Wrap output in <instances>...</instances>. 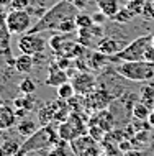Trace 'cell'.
<instances>
[{
    "mask_svg": "<svg viewBox=\"0 0 154 156\" xmlns=\"http://www.w3.org/2000/svg\"><path fill=\"white\" fill-rule=\"evenodd\" d=\"M77 15V7L69 0H57L54 5L43 13L36 20V23L31 27V33H44V31H56L57 27L70 18V16Z\"/></svg>",
    "mask_w": 154,
    "mask_h": 156,
    "instance_id": "1",
    "label": "cell"
},
{
    "mask_svg": "<svg viewBox=\"0 0 154 156\" xmlns=\"http://www.w3.org/2000/svg\"><path fill=\"white\" fill-rule=\"evenodd\" d=\"M59 140V135L57 132L53 128L51 125H44L38 128L31 136L25 138V141L22 143L20 146V151L16 156H25L31 151H44V150H49L51 146H54Z\"/></svg>",
    "mask_w": 154,
    "mask_h": 156,
    "instance_id": "2",
    "label": "cell"
},
{
    "mask_svg": "<svg viewBox=\"0 0 154 156\" xmlns=\"http://www.w3.org/2000/svg\"><path fill=\"white\" fill-rule=\"evenodd\" d=\"M116 71L131 82H148L154 79V62L149 61H123L116 66Z\"/></svg>",
    "mask_w": 154,
    "mask_h": 156,
    "instance_id": "3",
    "label": "cell"
},
{
    "mask_svg": "<svg viewBox=\"0 0 154 156\" xmlns=\"http://www.w3.org/2000/svg\"><path fill=\"white\" fill-rule=\"evenodd\" d=\"M152 41V35H143L135 38L130 41L120 53H116L115 56H108L110 62H123V61H144V53H146L148 46Z\"/></svg>",
    "mask_w": 154,
    "mask_h": 156,
    "instance_id": "4",
    "label": "cell"
},
{
    "mask_svg": "<svg viewBox=\"0 0 154 156\" xmlns=\"http://www.w3.org/2000/svg\"><path fill=\"white\" fill-rule=\"evenodd\" d=\"M87 133H89V123L82 119V113H77V112H72L67 120L59 123V126H57L59 138L69 143Z\"/></svg>",
    "mask_w": 154,
    "mask_h": 156,
    "instance_id": "5",
    "label": "cell"
},
{
    "mask_svg": "<svg viewBox=\"0 0 154 156\" xmlns=\"http://www.w3.org/2000/svg\"><path fill=\"white\" fill-rule=\"evenodd\" d=\"M5 23H7V28L10 31V35H18V36L28 33L31 30V27L35 25L31 22V13L26 8H23V10L13 8L10 13H7Z\"/></svg>",
    "mask_w": 154,
    "mask_h": 156,
    "instance_id": "6",
    "label": "cell"
},
{
    "mask_svg": "<svg viewBox=\"0 0 154 156\" xmlns=\"http://www.w3.org/2000/svg\"><path fill=\"white\" fill-rule=\"evenodd\" d=\"M82 97H84V110L89 115H92V113L98 112V110H103V108H108L110 104L115 100V97L108 90L102 89V87H97L90 94L82 95Z\"/></svg>",
    "mask_w": 154,
    "mask_h": 156,
    "instance_id": "7",
    "label": "cell"
},
{
    "mask_svg": "<svg viewBox=\"0 0 154 156\" xmlns=\"http://www.w3.org/2000/svg\"><path fill=\"white\" fill-rule=\"evenodd\" d=\"M49 41L44 38L41 33H25L20 36L18 40V49L25 54H36V53H43L46 49V44Z\"/></svg>",
    "mask_w": 154,
    "mask_h": 156,
    "instance_id": "8",
    "label": "cell"
},
{
    "mask_svg": "<svg viewBox=\"0 0 154 156\" xmlns=\"http://www.w3.org/2000/svg\"><path fill=\"white\" fill-rule=\"evenodd\" d=\"M69 81L72 82L77 95H87L98 87V81L95 77V74H92V71H79L77 69Z\"/></svg>",
    "mask_w": 154,
    "mask_h": 156,
    "instance_id": "9",
    "label": "cell"
},
{
    "mask_svg": "<svg viewBox=\"0 0 154 156\" xmlns=\"http://www.w3.org/2000/svg\"><path fill=\"white\" fill-rule=\"evenodd\" d=\"M70 151L76 156H100L102 154L97 141L89 133L70 141Z\"/></svg>",
    "mask_w": 154,
    "mask_h": 156,
    "instance_id": "10",
    "label": "cell"
},
{
    "mask_svg": "<svg viewBox=\"0 0 154 156\" xmlns=\"http://www.w3.org/2000/svg\"><path fill=\"white\" fill-rule=\"evenodd\" d=\"M87 123L90 125H98L100 128H103L105 132H111V130H115V125H116V120L113 117V113H111L110 108H103V110H98L92 113V115L89 117V120H87Z\"/></svg>",
    "mask_w": 154,
    "mask_h": 156,
    "instance_id": "11",
    "label": "cell"
},
{
    "mask_svg": "<svg viewBox=\"0 0 154 156\" xmlns=\"http://www.w3.org/2000/svg\"><path fill=\"white\" fill-rule=\"evenodd\" d=\"M125 48L123 43L120 40H116L113 36H103L97 41L95 44V49L102 54H107V56H115L116 53H120Z\"/></svg>",
    "mask_w": 154,
    "mask_h": 156,
    "instance_id": "12",
    "label": "cell"
},
{
    "mask_svg": "<svg viewBox=\"0 0 154 156\" xmlns=\"http://www.w3.org/2000/svg\"><path fill=\"white\" fill-rule=\"evenodd\" d=\"M67 81H69L67 71L61 69V67L57 66V62H53V64L49 66V74H48L44 84L49 86V87H59L61 84H64V82H67Z\"/></svg>",
    "mask_w": 154,
    "mask_h": 156,
    "instance_id": "13",
    "label": "cell"
},
{
    "mask_svg": "<svg viewBox=\"0 0 154 156\" xmlns=\"http://www.w3.org/2000/svg\"><path fill=\"white\" fill-rule=\"evenodd\" d=\"M16 112L10 105L7 104H0V130H8L12 126L16 125Z\"/></svg>",
    "mask_w": 154,
    "mask_h": 156,
    "instance_id": "14",
    "label": "cell"
},
{
    "mask_svg": "<svg viewBox=\"0 0 154 156\" xmlns=\"http://www.w3.org/2000/svg\"><path fill=\"white\" fill-rule=\"evenodd\" d=\"M54 113H56V102H48V104H43L41 107L38 108V120H39V125L44 126V125H51L54 122Z\"/></svg>",
    "mask_w": 154,
    "mask_h": 156,
    "instance_id": "15",
    "label": "cell"
},
{
    "mask_svg": "<svg viewBox=\"0 0 154 156\" xmlns=\"http://www.w3.org/2000/svg\"><path fill=\"white\" fill-rule=\"evenodd\" d=\"M33 67H35V61H33V56H31V54L22 53L20 56L15 58L13 69H15L18 74H28V73H31Z\"/></svg>",
    "mask_w": 154,
    "mask_h": 156,
    "instance_id": "16",
    "label": "cell"
},
{
    "mask_svg": "<svg viewBox=\"0 0 154 156\" xmlns=\"http://www.w3.org/2000/svg\"><path fill=\"white\" fill-rule=\"evenodd\" d=\"M36 105V99L33 97V94H22L20 97H15L13 99V107L15 110H26L30 112L35 108Z\"/></svg>",
    "mask_w": 154,
    "mask_h": 156,
    "instance_id": "17",
    "label": "cell"
},
{
    "mask_svg": "<svg viewBox=\"0 0 154 156\" xmlns=\"http://www.w3.org/2000/svg\"><path fill=\"white\" fill-rule=\"evenodd\" d=\"M97 7L98 10L103 12L108 18H113V16L120 12V2L118 0H98L97 2Z\"/></svg>",
    "mask_w": 154,
    "mask_h": 156,
    "instance_id": "18",
    "label": "cell"
},
{
    "mask_svg": "<svg viewBox=\"0 0 154 156\" xmlns=\"http://www.w3.org/2000/svg\"><path fill=\"white\" fill-rule=\"evenodd\" d=\"M87 62H89L90 71H102L103 67L110 62V59H108L107 54H102L95 49V53L90 54V59H87Z\"/></svg>",
    "mask_w": 154,
    "mask_h": 156,
    "instance_id": "19",
    "label": "cell"
},
{
    "mask_svg": "<svg viewBox=\"0 0 154 156\" xmlns=\"http://www.w3.org/2000/svg\"><path fill=\"white\" fill-rule=\"evenodd\" d=\"M36 130H38V125H36V122L31 120V119H22L16 123V132H18V135H22L25 138L31 136Z\"/></svg>",
    "mask_w": 154,
    "mask_h": 156,
    "instance_id": "20",
    "label": "cell"
},
{
    "mask_svg": "<svg viewBox=\"0 0 154 156\" xmlns=\"http://www.w3.org/2000/svg\"><path fill=\"white\" fill-rule=\"evenodd\" d=\"M139 100L144 102L146 105H149L151 108H154V86L146 84V86H141L139 89Z\"/></svg>",
    "mask_w": 154,
    "mask_h": 156,
    "instance_id": "21",
    "label": "cell"
},
{
    "mask_svg": "<svg viewBox=\"0 0 154 156\" xmlns=\"http://www.w3.org/2000/svg\"><path fill=\"white\" fill-rule=\"evenodd\" d=\"M56 94H57V97H59V99H62V100H70L74 95H77V94H76V89H74V86H72V82H70V81L61 84V86L57 87Z\"/></svg>",
    "mask_w": 154,
    "mask_h": 156,
    "instance_id": "22",
    "label": "cell"
},
{
    "mask_svg": "<svg viewBox=\"0 0 154 156\" xmlns=\"http://www.w3.org/2000/svg\"><path fill=\"white\" fill-rule=\"evenodd\" d=\"M151 110L152 108L149 105H146L144 102H138L133 107V117L135 119H141V120H148L149 115H151Z\"/></svg>",
    "mask_w": 154,
    "mask_h": 156,
    "instance_id": "23",
    "label": "cell"
},
{
    "mask_svg": "<svg viewBox=\"0 0 154 156\" xmlns=\"http://www.w3.org/2000/svg\"><path fill=\"white\" fill-rule=\"evenodd\" d=\"M135 148H143L144 145H149V130H143V132H136L135 136L131 138Z\"/></svg>",
    "mask_w": 154,
    "mask_h": 156,
    "instance_id": "24",
    "label": "cell"
},
{
    "mask_svg": "<svg viewBox=\"0 0 154 156\" xmlns=\"http://www.w3.org/2000/svg\"><path fill=\"white\" fill-rule=\"evenodd\" d=\"M69 141H64V140H57V143L54 146H51L48 151H46V154L48 156H66L67 154V151H66V145H67Z\"/></svg>",
    "mask_w": 154,
    "mask_h": 156,
    "instance_id": "25",
    "label": "cell"
},
{
    "mask_svg": "<svg viewBox=\"0 0 154 156\" xmlns=\"http://www.w3.org/2000/svg\"><path fill=\"white\" fill-rule=\"evenodd\" d=\"M77 30V22H76V16H70V18L67 20H64L59 27H57V33H72V31H76Z\"/></svg>",
    "mask_w": 154,
    "mask_h": 156,
    "instance_id": "26",
    "label": "cell"
},
{
    "mask_svg": "<svg viewBox=\"0 0 154 156\" xmlns=\"http://www.w3.org/2000/svg\"><path fill=\"white\" fill-rule=\"evenodd\" d=\"M36 90V84L35 81H31L30 77H25L18 82V92L20 94H35Z\"/></svg>",
    "mask_w": 154,
    "mask_h": 156,
    "instance_id": "27",
    "label": "cell"
},
{
    "mask_svg": "<svg viewBox=\"0 0 154 156\" xmlns=\"http://www.w3.org/2000/svg\"><path fill=\"white\" fill-rule=\"evenodd\" d=\"M76 22H77V30L79 28H92L94 27V18L90 15H87V13H79L77 12V15H76Z\"/></svg>",
    "mask_w": 154,
    "mask_h": 156,
    "instance_id": "28",
    "label": "cell"
},
{
    "mask_svg": "<svg viewBox=\"0 0 154 156\" xmlns=\"http://www.w3.org/2000/svg\"><path fill=\"white\" fill-rule=\"evenodd\" d=\"M133 16H135V13H133L131 10H128L126 7H121V8H120V12L111 20H115V22H118V23H128V22H131V20H133Z\"/></svg>",
    "mask_w": 154,
    "mask_h": 156,
    "instance_id": "29",
    "label": "cell"
},
{
    "mask_svg": "<svg viewBox=\"0 0 154 156\" xmlns=\"http://www.w3.org/2000/svg\"><path fill=\"white\" fill-rule=\"evenodd\" d=\"M89 135L94 138L97 143H102L103 140H105V136H107V132L103 128H100L98 125H90L89 126Z\"/></svg>",
    "mask_w": 154,
    "mask_h": 156,
    "instance_id": "30",
    "label": "cell"
},
{
    "mask_svg": "<svg viewBox=\"0 0 154 156\" xmlns=\"http://www.w3.org/2000/svg\"><path fill=\"white\" fill-rule=\"evenodd\" d=\"M64 41H66V38L62 36V33H61V35H54V36L49 38V48H51L56 54H59L62 44H64Z\"/></svg>",
    "mask_w": 154,
    "mask_h": 156,
    "instance_id": "31",
    "label": "cell"
},
{
    "mask_svg": "<svg viewBox=\"0 0 154 156\" xmlns=\"http://www.w3.org/2000/svg\"><path fill=\"white\" fill-rule=\"evenodd\" d=\"M144 5H146V2H144V0H130V2H128L125 7H126L128 10H131L135 15H143Z\"/></svg>",
    "mask_w": 154,
    "mask_h": 156,
    "instance_id": "32",
    "label": "cell"
},
{
    "mask_svg": "<svg viewBox=\"0 0 154 156\" xmlns=\"http://www.w3.org/2000/svg\"><path fill=\"white\" fill-rule=\"evenodd\" d=\"M30 0H8V5L16 8V10H23V8L28 7Z\"/></svg>",
    "mask_w": 154,
    "mask_h": 156,
    "instance_id": "33",
    "label": "cell"
},
{
    "mask_svg": "<svg viewBox=\"0 0 154 156\" xmlns=\"http://www.w3.org/2000/svg\"><path fill=\"white\" fill-rule=\"evenodd\" d=\"M56 62H57V66H59L61 69H64V71H67L69 67H70V58L59 56V59H56Z\"/></svg>",
    "mask_w": 154,
    "mask_h": 156,
    "instance_id": "34",
    "label": "cell"
},
{
    "mask_svg": "<svg viewBox=\"0 0 154 156\" xmlns=\"http://www.w3.org/2000/svg\"><path fill=\"white\" fill-rule=\"evenodd\" d=\"M92 18H94V23H95V25H103L108 16H107L105 13H103V12L98 10L97 13H94V15H92Z\"/></svg>",
    "mask_w": 154,
    "mask_h": 156,
    "instance_id": "35",
    "label": "cell"
},
{
    "mask_svg": "<svg viewBox=\"0 0 154 156\" xmlns=\"http://www.w3.org/2000/svg\"><path fill=\"white\" fill-rule=\"evenodd\" d=\"M46 54H44V51L43 53H36V54H33V61H35V66H41V64H44L46 62Z\"/></svg>",
    "mask_w": 154,
    "mask_h": 156,
    "instance_id": "36",
    "label": "cell"
},
{
    "mask_svg": "<svg viewBox=\"0 0 154 156\" xmlns=\"http://www.w3.org/2000/svg\"><path fill=\"white\" fill-rule=\"evenodd\" d=\"M144 61H149V62H154V46L149 44L146 53H144Z\"/></svg>",
    "mask_w": 154,
    "mask_h": 156,
    "instance_id": "37",
    "label": "cell"
},
{
    "mask_svg": "<svg viewBox=\"0 0 154 156\" xmlns=\"http://www.w3.org/2000/svg\"><path fill=\"white\" fill-rule=\"evenodd\" d=\"M72 3L77 7V10H82L87 5V0H72Z\"/></svg>",
    "mask_w": 154,
    "mask_h": 156,
    "instance_id": "38",
    "label": "cell"
},
{
    "mask_svg": "<svg viewBox=\"0 0 154 156\" xmlns=\"http://www.w3.org/2000/svg\"><path fill=\"white\" fill-rule=\"evenodd\" d=\"M25 156H48V154H43V151H31V153H28Z\"/></svg>",
    "mask_w": 154,
    "mask_h": 156,
    "instance_id": "39",
    "label": "cell"
},
{
    "mask_svg": "<svg viewBox=\"0 0 154 156\" xmlns=\"http://www.w3.org/2000/svg\"><path fill=\"white\" fill-rule=\"evenodd\" d=\"M148 120H149V123H151V125L154 126V108L151 110V115H149V119H148Z\"/></svg>",
    "mask_w": 154,
    "mask_h": 156,
    "instance_id": "40",
    "label": "cell"
},
{
    "mask_svg": "<svg viewBox=\"0 0 154 156\" xmlns=\"http://www.w3.org/2000/svg\"><path fill=\"white\" fill-rule=\"evenodd\" d=\"M3 141V133H2V130H0V143Z\"/></svg>",
    "mask_w": 154,
    "mask_h": 156,
    "instance_id": "41",
    "label": "cell"
},
{
    "mask_svg": "<svg viewBox=\"0 0 154 156\" xmlns=\"http://www.w3.org/2000/svg\"><path fill=\"white\" fill-rule=\"evenodd\" d=\"M0 104H3V97H2V92H0Z\"/></svg>",
    "mask_w": 154,
    "mask_h": 156,
    "instance_id": "42",
    "label": "cell"
},
{
    "mask_svg": "<svg viewBox=\"0 0 154 156\" xmlns=\"http://www.w3.org/2000/svg\"><path fill=\"white\" fill-rule=\"evenodd\" d=\"M151 44L154 46V33H152V41H151Z\"/></svg>",
    "mask_w": 154,
    "mask_h": 156,
    "instance_id": "43",
    "label": "cell"
},
{
    "mask_svg": "<svg viewBox=\"0 0 154 156\" xmlns=\"http://www.w3.org/2000/svg\"><path fill=\"white\" fill-rule=\"evenodd\" d=\"M0 156H3V151H2V148H0Z\"/></svg>",
    "mask_w": 154,
    "mask_h": 156,
    "instance_id": "44",
    "label": "cell"
},
{
    "mask_svg": "<svg viewBox=\"0 0 154 156\" xmlns=\"http://www.w3.org/2000/svg\"><path fill=\"white\" fill-rule=\"evenodd\" d=\"M100 156H108V154H107V153H102V154H100Z\"/></svg>",
    "mask_w": 154,
    "mask_h": 156,
    "instance_id": "45",
    "label": "cell"
}]
</instances>
